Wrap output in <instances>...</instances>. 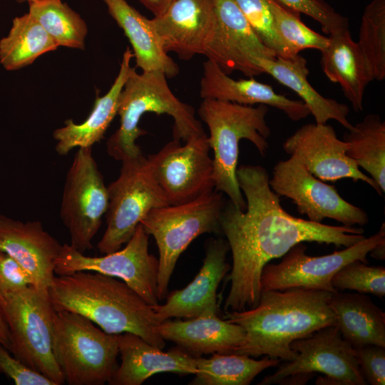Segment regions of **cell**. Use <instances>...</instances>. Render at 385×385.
Wrapping results in <instances>:
<instances>
[{
    "label": "cell",
    "instance_id": "cell-41",
    "mask_svg": "<svg viewBox=\"0 0 385 385\" xmlns=\"http://www.w3.org/2000/svg\"><path fill=\"white\" fill-rule=\"evenodd\" d=\"M0 345L6 348L8 351H11L12 343L9 327L0 305Z\"/></svg>",
    "mask_w": 385,
    "mask_h": 385
},
{
    "label": "cell",
    "instance_id": "cell-3",
    "mask_svg": "<svg viewBox=\"0 0 385 385\" xmlns=\"http://www.w3.org/2000/svg\"><path fill=\"white\" fill-rule=\"evenodd\" d=\"M54 310L80 314L108 334L130 332L163 349L153 306L118 278L90 271L54 277L48 289Z\"/></svg>",
    "mask_w": 385,
    "mask_h": 385
},
{
    "label": "cell",
    "instance_id": "cell-26",
    "mask_svg": "<svg viewBox=\"0 0 385 385\" xmlns=\"http://www.w3.org/2000/svg\"><path fill=\"white\" fill-rule=\"evenodd\" d=\"M103 1L132 46L135 68L142 72L160 71L167 78L175 77L179 73L178 65L164 50L150 19L125 0Z\"/></svg>",
    "mask_w": 385,
    "mask_h": 385
},
{
    "label": "cell",
    "instance_id": "cell-42",
    "mask_svg": "<svg viewBox=\"0 0 385 385\" xmlns=\"http://www.w3.org/2000/svg\"><path fill=\"white\" fill-rule=\"evenodd\" d=\"M147 9L154 14V16L162 15L174 0H138Z\"/></svg>",
    "mask_w": 385,
    "mask_h": 385
},
{
    "label": "cell",
    "instance_id": "cell-13",
    "mask_svg": "<svg viewBox=\"0 0 385 385\" xmlns=\"http://www.w3.org/2000/svg\"><path fill=\"white\" fill-rule=\"evenodd\" d=\"M297 356L279 365L272 375L259 384H279L287 376L314 372L323 373L316 384L366 385L352 345L343 338L335 325L323 327L311 335L292 342Z\"/></svg>",
    "mask_w": 385,
    "mask_h": 385
},
{
    "label": "cell",
    "instance_id": "cell-37",
    "mask_svg": "<svg viewBox=\"0 0 385 385\" xmlns=\"http://www.w3.org/2000/svg\"><path fill=\"white\" fill-rule=\"evenodd\" d=\"M297 14L302 13L317 21L322 31L334 35L349 30V20L337 12L324 0H274Z\"/></svg>",
    "mask_w": 385,
    "mask_h": 385
},
{
    "label": "cell",
    "instance_id": "cell-8",
    "mask_svg": "<svg viewBox=\"0 0 385 385\" xmlns=\"http://www.w3.org/2000/svg\"><path fill=\"white\" fill-rule=\"evenodd\" d=\"M0 305L11 338V353L56 385L65 383L52 351L53 307L48 292L33 285L1 292Z\"/></svg>",
    "mask_w": 385,
    "mask_h": 385
},
{
    "label": "cell",
    "instance_id": "cell-22",
    "mask_svg": "<svg viewBox=\"0 0 385 385\" xmlns=\"http://www.w3.org/2000/svg\"><path fill=\"white\" fill-rule=\"evenodd\" d=\"M156 332L194 356L208 354H235L243 344L245 332L240 325L206 312L187 320H165Z\"/></svg>",
    "mask_w": 385,
    "mask_h": 385
},
{
    "label": "cell",
    "instance_id": "cell-21",
    "mask_svg": "<svg viewBox=\"0 0 385 385\" xmlns=\"http://www.w3.org/2000/svg\"><path fill=\"white\" fill-rule=\"evenodd\" d=\"M118 351L121 363L108 382L111 385H140L158 373L196 372L195 356L181 348L163 351L133 333L119 334Z\"/></svg>",
    "mask_w": 385,
    "mask_h": 385
},
{
    "label": "cell",
    "instance_id": "cell-28",
    "mask_svg": "<svg viewBox=\"0 0 385 385\" xmlns=\"http://www.w3.org/2000/svg\"><path fill=\"white\" fill-rule=\"evenodd\" d=\"M330 307L342 336L353 347L374 344L385 347V313L363 293L336 291Z\"/></svg>",
    "mask_w": 385,
    "mask_h": 385
},
{
    "label": "cell",
    "instance_id": "cell-18",
    "mask_svg": "<svg viewBox=\"0 0 385 385\" xmlns=\"http://www.w3.org/2000/svg\"><path fill=\"white\" fill-rule=\"evenodd\" d=\"M150 21L167 53L190 60L204 55L213 36V0H174L162 15Z\"/></svg>",
    "mask_w": 385,
    "mask_h": 385
},
{
    "label": "cell",
    "instance_id": "cell-5",
    "mask_svg": "<svg viewBox=\"0 0 385 385\" xmlns=\"http://www.w3.org/2000/svg\"><path fill=\"white\" fill-rule=\"evenodd\" d=\"M268 110L263 104L253 106L212 99H203L198 108V115L210 132L207 140L213 152L214 189L226 194L242 210L247 205L237 178L239 144L246 139L261 155H266L271 134L265 119Z\"/></svg>",
    "mask_w": 385,
    "mask_h": 385
},
{
    "label": "cell",
    "instance_id": "cell-7",
    "mask_svg": "<svg viewBox=\"0 0 385 385\" xmlns=\"http://www.w3.org/2000/svg\"><path fill=\"white\" fill-rule=\"evenodd\" d=\"M222 194L214 189L187 202L154 208L140 222L158 248L159 301L167 297L178 260L189 245L202 234L221 232Z\"/></svg>",
    "mask_w": 385,
    "mask_h": 385
},
{
    "label": "cell",
    "instance_id": "cell-17",
    "mask_svg": "<svg viewBox=\"0 0 385 385\" xmlns=\"http://www.w3.org/2000/svg\"><path fill=\"white\" fill-rule=\"evenodd\" d=\"M284 150L302 162L316 178L324 182L350 178L369 185L381 195L377 183L362 173L346 154V143L338 138L332 125L310 123L299 128L282 144Z\"/></svg>",
    "mask_w": 385,
    "mask_h": 385
},
{
    "label": "cell",
    "instance_id": "cell-25",
    "mask_svg": "<svg viewBox=\"0 0 385 385\" xmlns=\"http://www.w3.org/2000/svg\"><path fill=\"white\" fill-rule=\"evenodd\" d=\"M255 63L263 73L295 92L314 116L315 123L325 124L329 120H334L348 130L351 129L353 125L347 118L349 107L324 97L312 86L307 79L309 71L304 57L297 54L289 58H257Z\"/></svg>",
    "mask_w": 385,
    "mask_h": 385
},
{
    "label": "cell",
    "instance_id": "cell-33",
    "mask_svg": "<svg viewBox=\"0 0 385 385\" xmlns=\"http://www.w3.org/2000/svg\"><path fill=\"white\" fill-rule=\"evenodd\" d=\"M374 80L385 78V0H372L364 9L356 42Z\"/></svg>",
    "mask_w": 385,
    "mask_h": 385
},
{
    "label": "cell",
    "instance_id": "cell-15",
    "mask_svg": "<svg viewBox=\"0 0 385 385\" xmlns=\"http://www.w3.org/2000/svg\"><path fill=\"white\" fill-rule=\"evenodd\" d=\"M206 133L181 145L173 140L147 157L153 175L170 205L191 201L214 190L212 158Z\"/></svg>",
    "mask_w": 385,
    "mask_h": 385
},
{
    "label": "cell",
    "instance_id": "cell-11",
    "mask_svg": "<svg viewBox=\"0 0 385 385\" xmlns=\"http://www.w3.org/2000/svg\"><path fill=\"white\" fill-rule=\"evenodd\" d=\"M149 235L140 223L133 235L122 250L91 257L62 245L55 260L54 272L58 275L71 274L79 271L98 272L122 279L148 304H158V259L149 253Z\"/></svg>",
    "mask_w": 385,
    "mask_h": 385
},
{
    "label": "cell",
    "instance_id": "cell-12",
    "mask_svg": "<svg viewBox=\"0 0 385 385\" xmlns=\"http://www.w3.org/2000/svg\"><path fill=\"white\" fill-rule=\"evenodd\" d=\"M383 242H385L384 222L373 235L326 255H307L306 245L299 243L283 255L279 263L268 262L265 265L260 277L261 292L303 288L334 293L337 291L332 284L334 275L352 261L368 263L367 255Z\"/></svg>",
    "mask_w": 385,
    "mask_h": 385
},
{
    "label": "cell",
    "instance_id": "cell-23",
    "mask_svg": "<svg viewBox=\"0 0 385 385\" xmlns=\"http://www.w3.org/2000/svg\"><path fill=\"white\" fill-rule=\"evenodd\" d=\"M200 96L202 99L272 106L282 111L293 121L300 120L310 115L302 101L292 100L279 94L272 86L253 77L235 80L209 59L203 63Z\"/></svg>",
    "mask_w": 385,
    "mask_h": 385
},
{
    "label": "cell",
    "instance_id": "cell-10",
    "mask_svg": "<svg viewBox=\"0 0 385 385\" xmlns=\"http://www.w3.org/2000/svg\"><path fill=\"white\" fill-rule=\"evenodd\" d=\"M108 207V188L92 148H79L66 175L60 208L71 247L82 253L93 248L92 240Z\"/></svg>",
    "mask_w": 385,
    "mask_h": 385
},
{
    "label": "cell",
    "instance_id": "cell-4",
    "mask_svg": "<svg viewBox=\"0 0 385 385\" xmlns=\"http://www.w3.org/2000/svg\"><path fill=\"white\" fill-rule=\"evenodd\" d=\"M135 68H131L119 96L117 114L120 126L106 143L111 157L122 161L143 153L135 141L147 133L138 127L146 113L170 115L174 122V140L185 142L205 133L194 108L175 96L163 73L154 71L138 73Z\"/></svg>",
    "mask_w": 385,
    "mask_h": 385
},
{
    "label": "cell",
    "instance_id": "cell-6",
    "mask_svg": "<svg viewBox=\"0 0 385 385\" xmlns=\"http://www.w3.org/2000/svg\"><path fill=\"white\" fill-rule=\"evenodd\" d=\"M52 351L69 385H103L117 368L119 334L98 329L87 317L54 310Z\"/></svg>",
    "mask_w": 385,
    "mask_h": 385
},
{
    "label": "cell",
    "instance_id": "cell-9",
    "mask_svg": "<svg viewBox=\"0 0 385 385\" xmlns=\"http://www.w3.org/2000/svg\"><path fill=\"white\" fill-rule=\"evenodd\" d=\"M118 178L108 187L106 230L98 243L102 254L120 250L154 208L170 205L143 153L123 160Z\"/></svg>",
    "mask_w": 385,
    "mask_h": 385
},
{
    "label": "cell",
    "instance_id": "cell-31",
    "mask_svg": "<svg viewBox=\"0 0 385 385\" xmlns=\"http://www.w3.org/2000/svg\"><path fill=\"white\" fill-rule=\"evenodd\" d=\"M346 154L363 168L385 192V122L369 113L353 125L344 136Z\"/></svg>",
    "mask_w": 385,
    "mask_h": 385
},
{
    "label": "cell",
    "instance_id": "cell-40",
    "mask_svg": "<svg viewBox=\"0 0 385 385\" xmlns=\"http://www.w3.org/2000/svg\"><path fill=\"white\" fill-rule=\"evenodd\" d=\"M34 286L31 274L14 258L0 250V291L19 289Z\"/></svg>",
    "mask_w": 385,
    "mask_h": 385
},
{
    "label": "cell",
    "instance_id": "cell-24",
    "mask_svg": "<svg viewBox=\"0 0 385 385\" xmlns=\"http://www.w3.org/2000/svg\"><path fill=\"white\" fill-rule=\"evenodd\" d=\"M133 57L132 51L127 47L113 85L104 96L96 97L91 113L82 123L76 124L68 119L64 126L53 131V137L57 141L55 149L58 155H67L75 148H92L103 138L117 115L119 96L132 68Z\"/></svg>",
    "mask_w": 385,
    "mask_h": 385
},
{
    "label": "cell",
    "instance_id": "cell-1",
    "mask_svg": "<svg viewBox=\"0 0 385 385\" xmlns=\"http://www.w3.org/2000/svg\"><path fill=\"white\" fill-rule=\"evenodd\" d=\"M237 178L246 209L242 210L229 200L220 217L221 233L232 257L230 289L224 307L227 311L255 307L261 294L263 267L294 245L309 242L347 247L365 237L361 227L329 225L287 213L270 188L266 169L260 165H240Z\"/></svg>",
    "mask_w": 385,
    "mask_h": 385
},
{
    "label": "cell",
    "instance_id": "cell-44",
    "mask_svg": "<svg viewBox=\"0 0 385 385\" xmlns=\"http://www.w3.org/2000/svg\"><path fill=\"white\" fill-rule=\"evenodd\" d=\"M18 3L28 2L29 5L32 4L41 3L49 0H16Z\"/></svg>",
    "mask_w": 385,
    "mask_h": 385
},
{
    "label": "cell",
    "instance_id": "cell-27",
    "mask_svg": "<svg viewBox=\"0 0 385 385\" xmlns=\"http://www.w3.org/2000/svg\"><path fill=\"white\" fill-rule=\"evenodd\" d=\"M320 52L324 73L329 81L339 84L356 112L362 111L366 86L374 78L349 30L330 35L327 46Z\"/></svg>",
    "mask_w": 385,
    "mask_h": 385
},
{
    "label": "cell",
    "instance_id": "cell-35",
    "mask_svg": "<svg viewBox=\"0 0 385 385\" xmlns=\"http://www.w3.org/2000/svg\"><path fill=\"white\" fill-rule=\"evenodd\" d=\"M332 284L337 291L354 290L382 298L385 296V268L354 260L334 275Z\"/></svg>",
    "mask_w": 385,
    "mask_h": 385
},
{
    "label": "cell",
    "instance_id": "cell-39",
    "mask_svg": "<svg viewBox=\"0 0 385 385\" xmlns=\"http://www.w3.org/2000/svg\"><path fill=\"white\" fill-rule=\"evenodd\" d=\"M0 371L16 385H56L43 374L32 369L0 345Z\"/></svg>",
    "mask_w": 385,
    "mask_h": 385
},
{
    "label": "cell",
    "instance_id": "cell-43",
    "mask_svg": "<svg viewBox=\"0 0 385 385\" xmlns=\"http://www.w3.org/2000/svg\"><path fill=\"white\" fill-rule=\"evenodd\" d=\"M370 255L378 260H384L385 258V242H383L377 245L369 253Z\"/></svg>",
    "mask_w": 385,
    "mask_h": 385
},
{
    "label": "cell",
    "instance_id": "cell-19",
    "mask_svg": "<svg viewBox=\"0 0 385 385\" xmlns=\"http://www.w3.org/2000/svg\"><path fill=\"white\" fill-rule=\"evenodd\" d=\"M230 250L227 240L209 239L202 265L185 287L168 294L163 304L153 306L157 321L171 318H192L206 312L218 313L217 290L230 265L227 262Z\"/></svg>",
    "mask_w": 385,
    "mask_h": 385
},
{
    "label": "cell",
    "instance_id": "cell-38",
    "mask_svg": "<svg viewBox=\"0 0 385 385\" xmlns=\"http://www.w3.org/2000/svg\"><path fill=\"white\" fill-rule=\"evenodd\" d=\"M361 371L367 384H385V347L365 344L353 347Z\"/></svg>",
    "mask_w": 385,
    "mask_h": 385
},
{
    "label": "cell",
    "instance_id": "cell-29",
    "mask_svg": "<svg viewBox=\"0 0 385 385\" xmlns=\"http://www.w3.org/2000/svg\"><path fill=\"white\" fill-rule=\"evenodd\" d=\"M58 46L29 13L15 17L8 35L0 40V63L7 71L31 64Z\"/></svg>",
    "mask_w": 385,
    "mask_h": 385
},
{
    "label": "cell",
    "instance_id": "cell-14",
    "mask_svg": "<svg viewBox=\"0 0 385 385\" xmlns=\"http://www.w3.org/2000/svg\"><path fill=\"white\" fill-rule=\"evenodd\" d=\"M269 183L276 194L290 199L312 222L321 223L329 218L349 227L369 222L365 210L345 200L334 185L316 178L294 157L274 165Z\"/></svg>",
    "mask_w": 385,
    "mask_h": 385
},
{
    "label": "cell",
    "instance_id": "cell-20",
    "mask_svg": "<svg viewBox=\"0 0 385 385\" xmlns=\"http://www.w3.org/2000/svg\"><path fill=\"white\" fill-rule=\"evenodd\" d=\"M61 247L41 222H22L0 215V250L21 265L41 291L48 292L55 277V260Z\"/></svg>",
    "mask_w": 385,
    "mask_h": 385
},
{
    "label": "cell",
    "instance_id": "cell-16",
    "mask_svg": "<svg viewBox=\"0 0 385 385\" xmlns=\"http://www.w3.org/2000/svg\"><path fill=\"white\" fill-rule=\"evenodd\" d=\"M213 3L215 28L204 56L228 75L235 71L247 77L264 73L255 60L274 58L276 53L260 41L235 0Z\"/></svg>",
    "mask_w": 385,
    "mask_h": 385
},
{
    "label": "cell",
    "instance_id": "cell-32",
    "mask_svg": "<svg viewBox=\"0 0 385 385\" xmlns=\"http://www.w3.org/2000/svg\"><path fill=\"white\" fill-rule=\"evenodd\" d=\"M29 13L58 46L85 48L87 25L66 3L61 0H49L29 4Z\"/></svg>",
    "mask_w": 385,
    "mask_h": 385
},
{
    "label": "cell",
    "instance_id": "cell-36",
    "mask_svg": "<svg viewBox=\"0 0 385 385\" xmlns=\"http://www.w3.org/2000/svg\"><path fill=\"white\" fill-rule=\"evenodd\" d=\"M254 32L277 56L295 55L277 34L268 0H235Z\"/></svg>",
    "mask_w": 385,
    "mask_h": 385
},
{
    "label": "cell",
    "instance_id": "cell-30",
    "mask_svg": "<svg viewBox=\"0 0 385 385\" xmlns=\"http://www.w3.org/2000/svg\"><path fill=\"white\" fill-rule=\"evenodd\" d=\"M196 372L192 385H248L265 369L277 366L280 359L265 356L255 359L242 354H212L210 358L195 356Z\"/></svg>",
    "mask_w": 385,
    "mask_h": 385
},
{
    "label": "cell",
    "instance_id": "cell-2",
    "mask_svg": "<svg viewBox=\"0 0 385 385\" xmlns=\"http://www.w3.org/2000/svg\"><path fill=\"white\" fill-rule=\"evenodd\" d=\"M332 294L303 288L266 290L261 292L255 307L227 311L225 319L240 325L245 332L244 343L235 354L294 359L292 342L336 324L329 304Z\"/></svg>",
    "mask_w": 385,
    "mask_h": 385
},
{
    "label": "cell",
    "instance_id": "cell-34",
    "mask_svg": "<svg viewBox=\"0 0 385 385\" xmlns=\"http://www.w3.org/2000/svg\"><path fill=\"white\" fill-rule=\"evenodd\" d=\"M268 2L277 34L294 54L309 48L321 51L327 46L329 37L305 25L299 14L289 10L274 0H268Z\"/></svg>",
    "mask_w": 385,
    "mask_h": 385
}]
</instances>
